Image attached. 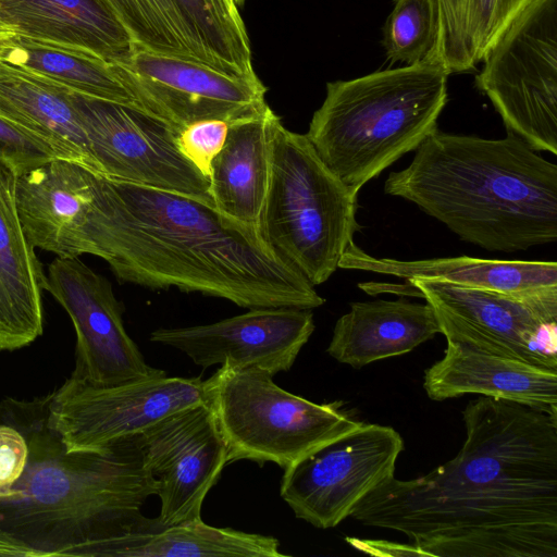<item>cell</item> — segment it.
Here are the masks:
<instances>
[{"instance_id": "cell-1", "label": "cell", "mask_w": 557, "mask_h": 557, "mask_svg": "<svg viewBox=\"0 0 557 557\" xmlns=\"http://www.w3.org/2000/svg\"><path fill=\"white\" fill-rule=\"evenodd\" d=\"M455 458L411 480L395 475L350 517L404 533L423 556H557V417L481 396L462 411Z\"/></svg>"}, {"instance_id": "cell-2", "label": "cell", "mask_w": 557, "mask_h": 557, "mask_svg": "<svg viewBox=\"0 0 557 557\" xmlns=\"http://www.w3.org/2000/svg\"><path fill=\"white\" fill-rule=\"evenodd\" d=\"M97 191L89 255L103 259L121 283L199 293L247 309L311 310L325 302L256 228L209 199L100 173Z\"/></svg>"}, {"instance_id": "cell-3", "label": "cell", "mask_w": 557, "mask_h": 557, "mask_svg": "<svg viewBox=\"0 0 557 557\" xmlns=\"http://www.w3.org/2000/svg\"><path fill=\"white\" fill-rule=\"evenodd\" d=\"M48 414L49 394L0 403V420L28 446L23 474L0 495V530L40 557H95L107 542L154 525L141 508L158 482L137 435L99 451L70 453Z\"/></svg>"}, {"instance_id": "cell-4", "label": "cell", "mask_w": 557, "mask_h": 557, "mask_svg": "<svg viewBox=\"0 0 557 557\" xmlns=\"http://www.w3.org/2000/svg\"><path fill=\"white\" fill-rule=\"evenodd\" d=\"M384 193L406 199L461 240L513 252L557 239V165L518 138L434 129Z\"/></svg>"}, {"instance_id": "cell-5", "label": "cell", "mask_w": 557, "mask_h": 557, "mask_svg": "<svg viewBox=\"0 0 557 557\" xmlns=\"http://www.w3.org/2000/svg\"><path fill=\"white\" fill-rule=\"evenodd\" d=\"M448 75L428 53L403 67L327 83L305 135L325 165L358 194L437 128Z\"/></svg>"}, {"instance_id": "cell-6", "label": "cell", "mask_w": 557, "mask_h": 557, "mask_svg": "<svg viewBox=\"0 0 557 557\" xmlns=\"http://www.w3.org/2000/svg\"><path fill=\"white\" fill-rule=\"evenodd\" d=\"M269 180L258 222L264 243L311 285L326 282L354 242L357 193L321 160L305 134L274 112Z\"/></svg>"}, {"instance_id": "cell-7", "label": "cell", "mask_w": 557, "mask_h": 557, "mask_svg": "<svg viewBox=\"0 0 557 557\" xmlns=\"http://www.w3.org/2000/svg\"><path fill=\"white\" fill-rule=\"evenodd\" d=\"M273 376L260 368L222 363L203 381L227 463L247 459L285 469L363 423L342 400L315 404L281 388Z\"/></svg>"}, {"instance_id": "cell-8", "label": "cell", "mask_w": 557, "mask_h": 557, "mask_svg": "<svg viewBox=\"0 0 557 557\" xmlns=\"http://www.w3.org/2000/svg\"><path fill=\"white\" fill-rule=\"evenodd\" d=\"M475 78L507 135L557 154V0H533L488 49Z\"/></svg>"}, {"instance_id": "cell-9", "label": "cell", "mask_w": 557, "mask_h": 557, "mask_svg": "<svg viewBox=\"0 0 557 557\" xmlns=\"http://www.w3.org/2000/svg\"><path fill=\"white\" fill-rule=\"evenodd\" d=\"M447 342L557 370V287L527 294L410 278Z\"/></svg>"}, {"instance_id": "cell-10", "label": "cell", "mask_w": 557, "mask_h": 557, "mask_svg": "<svg viewBox=\"0 0 557 557\" xmlns=\"http://www.w3.org/2000/svg\"><path fill=\"white\" fill-rule=\"evenodd\" d=\"M97 172L120 181L206 198L209 178L180 150V131L138 108L72 90Z\"/></svg>"}, {"instance_id": "cell-11", "label": "cell", "mask_w": 557, "mask_h": 557, "mask_svg": "<svg viewBox=\"0 0 557 557\" xmlns=\"http://www.w3.org/2000/svg\"><path fill=\"white\" fill-rule=\"evenodd\" d=\"M404 450L391 426L362 423L284 469L280 494L298 519L334 528L376 486L395 475Z\"/></svg>"}, {"instance_id": "cell-12", "label": "cell", "mask_w": 557, "mask_h": 557, "mask_svg": "<svg viewBox=\"0 0 557 557\" xmlns=\"http://www.w3.org/2000/svg\"><path fill=\"white\" fill-rule=\"evenodd\" d=\"M203 401L200 377L164 374L106 387L69 377L49 394L48 421L67 451L92 453Z\"/></svg>"}, {"instance_id": "cell-13", "label": "cell", "mask_w": 557, "mask_h": 557, "mask_svg": "<svg viewBox=\"0 0 557 557\" xmlns=\"http://www.w3.org/2000/svg\"><path fill=\"white\" fill-rule=\"evenodd\" d=\"M135 44L230 77L258 79L233 0H106Z\"/></svg>"}, {"instance_id": "cell-14", "label": "cell", "mask_w": 557, "mask_h": 557, "mask_svg": "<svg viewBox=\"0 0 557 557\" xmlns=\"http://www.w3.org/2000/svg\"><path fill=\"white\" fill-rule=\"evenodd\" d=\"M46 290L64 308L76 333V363L71 379L96 387L166 374L149 366L127 334L123 307L111 283L78 258H54Z\"/></svg>"}, {"instance_id": "cell-15", "label": "cell", "mask_w": 557, "mask_h": 557, "mask_svg": "<svg viewBox=\"0 0 557 557\" xmlns=\"http://www.w3.org/2000/svg\"><path fill=\"white\" fill-rule=\"evenodd\" d=\"M116 64L143 110L178 131L202 120L231 124L269 107L267 88L259 78L230 77L138 45L125 61Z\"/></svg>"}, {"instance_id": "cell-16", "label": "cell", "mask_w": 557, "mask_h": 557, "mask_svg": "<svg viewBox=\"0 0 557 557\" xmlns=\"http://www.w3.org/2000/svg\"><path fill=\"white\" fill-rule=\"evenodd\" d=\"M158 482L161 527L201 519V507L227 463V447L203 401L166 416L137 435Z\"/></svg>"}, {"instance_id": "cell-17", "label": "cell", "mask_w": 557, "mask_h": 557, "mask_svg": "<svg viewBox=\"0 0 557 557\" xmlns=\"http://www.w3.org/2000/svg\"><path fill=\"white\" fill-rule=\"evenodd\" d=\"M310 309L252 308L218 322L151 332L152 343L184 352L203 369L215 364L288 371L314 331Z\"/></svg>"}, {"instance_id": "cell-18", "label": "cell", "mask_w": 557, "mask_h": 557, "mask_svg": "<svg viewBox=\"0 0 557 557\" xmlns=\"http://www.w3.org/2000/svg\"><path fill=\"white\" fill-rule=\"evenodd\" d=\"M429 398L467 394L509 400L557 417V370L447 342L442 359L424 372Z\"/></svg>"}, {"instance_id": "cell-19", "label": "cell", "mask_w": 557, "mask_h": 557, "mask_svg": "<svg viewBox=\"0 0 557 557\" xmlns=\"http://www.w3.org/2000/svg\"><path fill=\"white\" fill-rule=\"evenodd\" d=\"M16 176L0 157V351L25 347L44 332L46 274L18 216Z\"/></svg>"}, {"instance_id": "cell-20", "label": "cell", "mask_w": 557, "mask_h": 557, "mask_svg": "<svg viewBox=\"0 0 557 557\" xmlns=\"http://www.w3.org/2000/svg\"><path fill=\"white\" fill-rule=\"evenodd\" d=\"M0 21L14 34L82 49L113 63L136 44L106 0H0Z\"/></svg>"}, {"instance_id": "cell-21", "label": "cell", "mask_w": 557, "mask_h": 557, "mask_svg": "<svg viewBox=\"0 0 557 557\" xmlns=\"http://www.w3.org/2000/svg\"><path fill=\"white\" fill-rule=\"evenodd\" d=\"M441 333L433 308L403 299L357 301L335 323L326 352L360 369L410 352Z\"/></svg>"}, {"instance_id": "cell-22", "label": "cell", "mask_w": 557, "mask_h": 557, "mask_svg": "<svg viewBox=\"0 0 557 557\" xmlns=\"http://www.w3.org/2000/svg\"><path fill=\"white\" fill-rule=\"evenodd\" d=\"M338 268L406 280H435L508 294H527L557 287L555 261L481 259L467 256L401 261L372 257L354 242L344 252Z\"/></svg>"}, {"instance_id": "cell-23", "label": "cell", "mask_w": 557, "mask_h": 557, "mask_svg": "<svg viewBox=\"0 0 557 557\" xmlns=\"http://www.w3.org/2000/svg\"><path fill=\"white\" fill-rule=\"evenodd\" d=\"M0 116L51 145L60 158L97 172L72 89L0 61Z\"/></svg>"}, {"instance_id": "cell-24", "label": "cell", "mask_w": 557, "mask_h": 557, "mask_svg": "<svg viewBox=\"0 0 557 557\" xmlns=\"http://www.w3.org/2000/svg\"><path fill=\"white\" fill-rule=\"evenodd\" d=\"M273 111L228 124L222 149L209 170V193L226 216L258 231L269 180V125Z\"/></svg>"}, {"instance_id": "cell-25", "label": "cell", "mask_w": 557, "mask_h": 557, "mask_svg": "<svg viewBox=\"0 0 557 557\" xmlns=\"http://www.w3.org/2000/svg\"><path fill=\"white\" fill-rule=\"evenodd\" d=\"M282 557L277 539L231 528H215L201 519L128 533L103 544L95 557Z\"/></svg>"}, {"instance_id": "cell-26", "label": "cell", "mask_w": 557, "mask_h": 557, "mask_svg": "<svg viewBox=\"0 0 557 557\" xmlns=\"http://www.w3.org/2000/svg\"><path fill=\"white\" fill-rule=\"evenodd\" d=\"M0 61L29 70L76 92L143 110L117 64L95 53L14 34L3 42Z\"/></svg>"}, {"instance_id": "cell-27", "label": "cell", "mask_w": 557, "mask_h": 557, "mask_svg": "<svg viewBox=\"0 0 557 557\" xmlns=\"http://www.w3.org/2000/svg\"><path fill=\"white\" fill-rule=\"evenodd\" d=\"M437 35L429 52L448 74L472 71L533 0H435Z\"/></svg>"}, {"instance_id": "cell-28", "label": "cell", "mask_w": 557, "mask_h": 557, "mask_svg": "<svg viewBox=\"0 0 557 557\" xmlns=\"http://www.w3.org/2000/svg\"><path fill=\"white\" fill-rule=\"evenodd\" d=\"M437 35L435 0H395L384 26L387 58L407 65L421 61L432 50Z\"/></svg>"}, {"instance_id": "cell-29", "label": "cell", "mask_w": 557, "mask_h": 557, "mask_svg": "<svg viewBox=\"0 0 557 557\" xmlns=\"http://www.w3.org/2000/svg\"><path fill=\"white\" fill-rule=\"evenodd\" d=\"M228 123L222 120H202L183 127L177 135L181 152L209 178L210 164L222 149Z\"/></svg>"}, {"instance_id": "cell-30", "label": "cell", "mask_w": 557, "mask_h": 557, "mask_svg": "<svg viewBox=\"0 0 557 557\" xmlns=\"http://www.w3.org/2000/svg\"><path fill=\"white\" fill-rule=\"evenodd\" d=\"M0 157L15 165L17 172L53 158L55 149L0 116Z\"/></svg>"}, {"instance_id": "cell-31", "label": "cell", "mask_w": 557, "mask_h": 557, "mask_svg": "<svg viewBox=\"0 0 557 557\" xmlns=\"http://www.w3.org/2000/svg\"><path fill=\"white\" fill-rule=\"evenodd\" d=\"M28 459V446L23 434L0 420V495L23 474Z\"/></svg>"}, {"instance_id": "cell-32", "label": "cell", "mask_w": 557, "mask_h": 557, "mask_svg": "<svg viewBox=\"0 0 557 557\" xmlns=\"http://www.w3.org/2000/svg\"><path fill=\"white\" fill-rule=\"evenodd\" d=\"M14 33L0 21V50L3 42Z\"/></svg>"}, {"instance_id": "cell-33", "label": "cell", "mask_w": 557, "mask_h": 557, "mask_svg": "<svg viewBox=\"0 0 557 557\" xmlns=\"http://www.w3.org/2000/svg\"><path fill=\"white\" fill-rule=\"evenodd\" d=\"M234 3L239 8L240 5L244 4L245 0H233Z\"/></svg>"}]
</instances>
